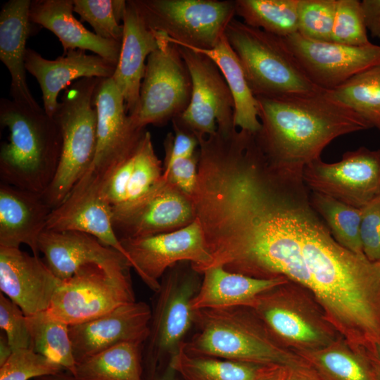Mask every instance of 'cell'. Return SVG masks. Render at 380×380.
I'll list each match as a JSON object with an SVG mask.
<instances>
[{
	"mask_svg": "<svg viewBox=\"0 0 380 380\" xmlns=\"http://www.w3.org/2000/svg\"><path fill=\"white\" fill-rule=\"evenodd\" d=\"M252 308L272 337L297 354L323 348L339 336L312 294L291 281L260 295Z\"/></svg>",
	"mask_w": 380,
	"mask_h": 380,
	"instance_id": "cell-7",
	"label": "cell"
},
{
	"mask_svg": "<svg viewBox=\"0 0 380 380\" xmlns=\"http://www.w3.org/2000/svg\"><path fill=\"white\" fill-rule=\"evenodd\" d=\"M73 11L99 37L122 42L123 26L115 16L113 0H73Z\"/></svg>",
	"mask_w": 380,
	"mask_h": 380,
	"instance_id": "cell-39",
	"label": "cell"
},
{
	"mask_svg": "<svg viewBox=\"0 0 380 380\" xmlns=\"http://www.w3.org/2000/svg\"><path fill=\"white\" fill-rule=\"evenodd\" d=\"M73 0H32L30 20L53 33L63 53L89 51L117 65L122 42L103 39L86 29L73 15Z\"/></svg>",
	"mask_w": 380,
	"mask_h": 380,
	"instance_id": "cell-23",
	"label": "cell"
},
{
	"mask_svg": "<svg viewBox=\"0 0 380 380\" xmlns=\"http://www.w3.org/2000/svg\"><path fill=\"white\" fill-rule=\"evenodd\" d=\"M331 42L355 46L372 44L367 36L361 1L337 0Z\"/></svg>",
	"mask_w": 380,
	"mask_h": 380,
	"instance_id": "cell-36",
	"label": "cell"
},
{
	"mask_svg": "<svg viewBox=\"0 0 380 380\" xmlns=\"http://www.w3.org/2000/svg\"><path fill=\"white\" fill-rule=\"evenodd\" d=\"M276 366L194 355L187 353L182 345L171 360L170 370L183 380H256Z\"/></svg>",
	"mask_w": 380,
	"mask_h": 380,
	"instance_id": "cell-28",
	"label": "cell"
},
{
	"mask_svg": "<svg viewBox=\"0 0 380 380\" xmlns=\"http://www.w3.org/2000/svg\"><path fill=\"white\" fill-rule=\"evenodd\" d=\"M143 343L124 342L77 363L75 376L83 380H144Z\"/></svg>",
	"mask_w": 380,
	"mask_h": 380,
	"instance_id": "cell-29",
	"label": "cell"
},
{
	"mask_svg": "<svg viewBox=\"0 0 380 380\" xmlns=\"http://www.w3.org/2000/svg\"><path fill=\"white\" fill-rule=\"evenodd\" d=\"M287 367L277 365L270 372L256 380H284Z\"/></svg>",
	"mask_w": 380,
	"mask_h": 380,
	"instance_id": "cell-48",
	"label": "cell"
},
{
	"mask_svg": "<svg viewBox=\"0 0 380 380\" xmlns=\"http://www.w3.org/2000/svg\"><path fill=\"white\" fill-rule=\"evenodd\" d=\"M38 248L49 269L61 281L70 278L89 264L115 271L132 267L120 253L81 232L45 229L39 239Z\"/></svg>",
	"mask_w": 380,
	"mask_h": 380,
	"instance_id": "cell-19",
	"label": "cell"
},
{
	"mask_svg": "<svg viewBox=\"0 0 380 380\" xmlns=\"http://www.w3.org/2000/svg\"><path fill=\"white\" fill-rule=\"evenodd\" d=\"M198 151L180 159L164 169L163 177L188 196L195 190L198 180Z\"/></svg>",
	"mask_w": 380,
	"mask_h": 380,
	"instance_id": "cell-43",
	"label": "cell"
},
{
	"mask_svg": "<svg viewBox=\"0 0 380 380\" xmlns=\"http://www.w3.org/2000/svg\"><path fill=\"white\" fill-rule=\"evenodd\" d=\"M202 274L194 270L170 268L160 280L151 309L148 336L142 347L143 379L170 380V363L194 326L191 300Z\"/></svg>",
	"mask_w": 380,
	"mask_h": 380,
	"instance_id": "cell-5",
	"label": "cell"
},
{
	"mask_svg": "<svg viewBox=\"0 0 380 380\" xmlns=\"http://www.w3.org/2000/svg\"><path fill=\"white\" fill-rule=\"evenodd\" d=\"M303 179L310 191L362 208L380 194V149L360 147L332 163L320 158L304 166Z\"/></svg>",
	"mask_w": 380,
	"mask_h": 380,
	"instance_id": "cell-14",
	"label": "cell"
},
{
	"mask_svg": "<svg viewBox=\"0 0 380 380\" xmlns=\"http://www.w3.org/2000/svg\"><path fill=\"white\" fill-rule=\"evenodd\" d=\"M260 130L255 139L277 165L303 168L342 135L372 128L325 89L274 99L257 98Z\"/></svg>",
	"mask_w": 380,
	"mask_h": 380,
	"instance_id": "cell-1",
	"label": "cell"
},
{
	"mask_svg": "<svg viewBox=\"0 0 380 380\" xmlns=\"http://www.w3.org/2000/svg\"><path fill=\"white\" fill-rule=\"evenodd\" d=\"M112 211L113 225L120 239L172 232L195 220L189 196L163 177L145 196Z\"/></svg>",
	"mask_w": 380,
	"mask_h": 380,
	"instance_id": "cell-16",
	"label": "cell"
},
{
	"mask_svg": "<svg viewBox=\"0 0 380 380\" xmlns=\"http://www.w3.org/2000/svg\"><path fill=\"white\" fill-rule=\"evenodd\" d=\"M310 199L334 239L345 248L364 254L360 238L362 208L316 191H310Z\"/></svg>",
	"mask_w": 380,
	"mask_h": 380,
	"instance_id": "cell-34",
	"label": "cell"
},
{
	"mask_svg": "<svg viewBox=\"0 0 380 380\" xmlns=\"http://www.w3.org/2000/svg\"><path fill=\"white\" fill-rule=\"evenodd\" d=\"M371 355H366L378 380H380V343L375 346Z\"/></svg>",
	"mask_w": 380,
	"mask_h": 380,
	"instance_id": "cell-47",
	"label": "cell"
},
{
	"mask_svg": "<svg viewBox=\"0 0 380 380\" xmlns=\"http://www.w3.org/2000/svg\"><path fill=\"white\" fill-rule=\"evenodd\" d=\"M159 34V46L147 58L136 112L135 127L161 126L180 116L191 97L192 82L179 46Z\"/></svg>",
	"mask_w": 380,
	"mask_h": 380,
	"instance_id": "cell-10",
	"label": "cell"
},
{
	"mask_svg": "<svg viewBox=\"0 0 380 380\" xmlns=\"http://www.w3.org/2000/svg\"><path fill=\"white\" fill-rule=\"evenodd\" d=\"M284 380H326L307 362L287 367Z\"/></svg>",
	"mask_w": 380,
	"mask_h": 380,
	"instance_id": "cell-45",
	"label": "cell"
},
{
	"mask_svg": "<svg viewBox=\"0 0 380 380\" xmlns=\"http://www.w3.org/2000/svg\"><path fill=\"white\" fill-rule=\"evenodd\" d=\"M327 91L336 101L380 130V63Z\"/></svg>",
	"mask_w": 380,
	"mask_h": 380,
	"instance_id": "cell-33",
	"label": "cell"
},
{
	"mask_svg": "<svg viewBox=\"0 0 380 380\" xmlns=\"http://www.w3.org/2000/svg\"><path fill=\"white\" fill-rule=\"evenodd\" d=\"M34 380H83L77 376H75L74 374H71L70 372L66 371V372H61L56 374H49L42 376L38 378H36Z\"/></svg>",
	"mask_w": 380,
	"mask_h": 380,
	"instance_id": "cell-49",
	"label": "cell"
},
{
	"mask_svg": "<svg viewBox=\"0 0 380 380\" xmlns=\"http://www.w3.org/2000/svg\"><path fill=\"white\" fill-rule=\"evenodd\" d=\"M13 353L6 334L1 331L0 334V366L3 365Z\"/></svg>",
	"mask_w": 380,
	"mask_h": 380,
	"instance_id": "cell-46",
	"label": "cell"
},
{
	"mask_svg": "<svg viewBox=\"0 0 380 380\" xmlns=\"http://www.w3.org/2000/svg\"><path fill=\"white\" fill-rule=\"evenodd\" d=\"M97 113V143L93 163L70 194H101L115 169L133 156L145 133L134 126L123 96L112 77L102 78L94 96Z\"/></svg>",
	"mask_w": 380,
	"mask_h": 380,
	"instance_id": "cell-8",
	"label": "cell"
},
{
	"mask_svg": "<svg viewBox=\"0 0 380 380\" xmlns=\"http://www.w3.org/2000/svg\"><path fill=\"white\" fill-rule=\"evenodd\" d=\"M31 336V349L75 374L76 361L69 336V325L46 310L26 316Z\"/></svg>",
	"mask_w": 380,
	"mask_h": 380,
	"instance_id": "cell-32",
	"label": "cell"
},
{
	"mask_svg": "<svg viewBox=\"0 0 380 380\" xmlns=\"http://www.w3.org/2000/svg\"><path fill=\"white\" fill-rule=\"evenodd\" d=\"M52 210L42 194L1 182L0 247L25 244L39 256V239Z\"/></svg>",
	"mask_w": 380,
	"mask_h": 380,
	"instance_id": "cell-22",
	"label": "cell"
},
{
	"mask_svg": "<svg viewBox=\"0 0 380 380\" xmlns=\"http://www.w3.org/2000/svg\"><path fill=\"white\" fill-rule=\"evenodd\" d=\"M65 370L61 365L31 348L13 351L0 366V380H29Z\"/></svg>",
	"mask_w": 380,
	"mask_h": 380,
	"instance_id": "cell-38",
	"label": "cell"
},
{
	"mask_svg": "<svg viewBox=\"0 0 380 380\" xmlns=\"http://www.w3.org/2000/svg\"><path fill=\"white\" fill-rule=\"evenodd\" d=\"M178 46L191 75L192 91L187 108L172 120L195 135L231 132L236 128L234 100L219 68L208 56Z\"/></svg>",
	"mask_w": 380,
	"mask_h": 380,
	"instance_id": "cell-13",
	"label": "cell"
},
{
	"mask_svg": "<svg viewBox=\"0 0 380 380\" xmlns=\"http://www.w3.org/2000/svg\"><path fill=\"white\" fill-rule=\"evenodd\" d=\"M46 229L88 234L120 253L129 262L113 225L112 207L101 194H84L68 197L52 210Z\"/></svg>",
	"mask_w": 380,
	"mask_h": 380,
	"instance_id": "cell-26",
	"label": "cell"
},
{
	"mask_svg": "<svg viewBox=\"0 0 380 380\" xmlns=\"http://www.w3.org/2000/svg\"><path fill=\"white\" fill-rule=\"evenodd\" d=\"M284 40L310 81L325 90L380 63V45L355 46L317 41L298 32Z\"/></svg>",
	"mask_w": 380,
	"mask_h": 380,
	"instance_id": "cell-15",
	"label": "cell"
},
{
	"mask_svg": "<svg viewBox=\"0 0 380 380\" xmlns=\"http://www.w3.org/2000/svg\"><path fill=\"white\" fill-rule=\"evenodd\" d=\"M225 35L256 98L274 99L319 89L308 77L284 38L236 18Z\"/></svg>",
	"mask_w": 380,
	"mask_h": 380,
	"instance_id": "cell-6",
	"label": "cell"
},
{
	"mask_svg": "<svg viewBox=\"0 0 380 380\" xmlns=\"http://www.w3.org/2000/svg\"><path fill=\"white\" fill-rule=\"evenodd\" d=\"M0 328L6 334L13 351L31 348L26 315L18 305L2 293H0Z\"/></svg>",
	"mask_w": 380,
	"mask_h": 380,
	"instance_id": "cell-40",
	"label": "cell"
},
{
	"mask_svg": "<svg viewBox=\"0 0 380 380\" xmlns=\"http://www.w3.org/2000/svg\"><path fill=\"white\" fill-rule=\"evenodd\" d=\"M194 311L196 332L183 344L189 354L285 367L306 362L281 346L251 308Z\"/></svg>",
	"mask_w": 380,
	"mask_h": 380,
	"instance_id": "cell-3",
	"label": "cell"
},
{
	"mask_svg": "<svg viewBox=\"0 0 380 380\" xmlns=\"http://www.w3.org/2000/svg\"><path fill=\"white\" fill-rule=\"evenodd\" d=\"M337 0H300L298 33L310 39L331 42Z\"/></svg>",
	"mask_w": 380,
	"mask_h": 380,
	"instance_id": "cell-37",
	"label": "cell"
},
{
	"mask_svg": "<svg viewBox=\"0 0 380 380\" xmlns=\"http://www.w3.org/2000/svg\"><path fill=\"white\" fill-rule=\"evenodd\" d=\"M236 15L253 27L285 38L298 32L300 0H234Z\"/></svg>",
	"mask_w": 380,
	"mask_h": 380,
	"instance_id": "cell-31",
	"label": "cell"
},
{
	"mask_svg": "<svg viewBox=\"0 0 380 380\" xmlns=\"http://www.w3.org/2000/svg\"><path fill=\"white\" fill-rule=\"evenodd\" d=\"M163 172L161 161L153 148L151 135L146 131L134 153L126 200L118 207L130 205L145 196L160 182Z\"/></svg>",
	"mask_w": 380,
	"mask_h": 380,
	"instance_id": "cell-35",
	"label": "cell"
},
{
	"mask_svg": "<svg viewBox=\"0 0 380 380\" xmlns=\"http://www.w3.org/2000/svg\"><path fill=\"white\" fill-rule=\"evenodd\" d=\"M61 281L38 256L0 247L1 293L26 316L46 310Z\"/></svg>",
	"mask_w": 380,
	"mask_h": 380,
	"instance_id": "cell-18",
	"label": "cell"
},
{
	"mask_svg": "<svg viewBox=\"0 0 380 380\" xmlns=\"http://www.w3.org/2000/svg\"><path fill=\"white\" fill-rule=\"evenodd\" d=\"M26 70L37 80L42 94L43 108L53 117L59 101L60 92L82 78H109L114 75L116 65L86 51L70 50L54 60L44 58L27 48Z\"/></svg>",
	"mask_w": 380,
	"mask_h": 380,
	"instance_id": "cell-20",
	"label": "cell"
},
{
	"mask_svg": "<svg viewBox=\"0 0 380 380\" xmlns=\"http://www.w3.org/2000/svg\"><path fill=\"white\" fill-rule=\"evenodd\" d=\"M148 26L185 48L209 50L236 16L232 0H135Z\"/></svg>",
	"mask_w": 380,
	"mask_h": 380,
	"instance_id": "cell-9",
	"label": "cell"
},
{
	"mask_svg": "<svg viewBox=\"0 0 380 380\" xmlns=\"http://www.w3.org/2000/svg\"><path fill=\"white\" fill-rule=\"evenodd\" d=\"M120 240L131 267L154 292L159 289L164 274L178 262H189L202 274L213 262L197 218L172 232Z\"/></svg>",
	"mask_w": 380,
	"mask_h": 380,
	"instance_id": "cell-12",
	"label": "cell"
},
{
	"mask_svg": "<svg viewBox=\"0 0 380 380\" xmlns=\"http://www.w3.org/2000/svg\"><path fill=\"white\" fill-rule=\"evenodd\" d=\"M360 238L365 255L380 262V194L362 208Z\"/></svg>",
	"mask_w": 380,
	"mask_h": 380,
	"instance_id": "cell-41",
	"label": "cell"
},
{
	"mask_svg": "<svg viewBox=\"0 0 380 380\" xmlns=\"http://www.w3.org/2000/svg\"><path fill=\"white\" fill-rule=\"evenodd\" d=\"M201 286L191 300L194 310L232 307L253 308L258 297L289 281L285 277L259 279L213 266L203 273Z\"/></svg>",
	"mask_w": 380,
	"mask_h": 380,
	"instance_id": "cell-25",
	"label": "cell"
},
{
	"mask_svg": "<svg viewBox=\"0 0 380 380\" xmlns=\"http://www.w3.org/2000/svg\"><path fill=\"white\" fill-rule=\"evenodd\" d=\"M0 125L8 130L0 147V177L5 183L43 195L58 165L62 138L44 109L0 99Z\"/></svg>",
	"mask_w": 380,
	"mask_h": 380,
	"instance_id": "cell-2",
	"label": "cell"
},
{
	"mask_svg": "<svg viewBox=\"0 0 380 380\" xmlns=\"http://www.w3.org/2000/svg\"><path fill=\"white\" fill-rule=\"evenodd\" d=\"M361 5L367 30L380 39V0H363Z\"/></svg>",
	"mask_w": 380,
	"mask_h": 380,
	"instance_id": "cell-44",
	"label": "cell"
},
{
	"mask_svg": "<svg viewBox=\"0 0 380 380\" xmlns=\"http://www.w3.org/2000/svg\"><path fill=\"white\" fill-rule=\"evenodd\" d=\"M100 80L82 78L68 86L53 115L61 134V151L53 179L42 195L52 209L66 200L94 159L97 113L94 96Z\"/></svg>",
	"mask_w": 380,
	"mask_h": 380,
	"instance_id": "cell-4",
	"label": "cell"
},
{
	"mask_svg": "<svg viewBox=\"0 0 380 380\" xmlns=\"http://www.w3.org/2000/svg\"><path fill=\"white\" fill-rule=\"evenodd\" d=\"M151 308L143 301L120 305L94 319L69 325L76 363L124 342H145Z\"/></svg>",
	"mask_w": 380,
	"mask_h": 380,
	"instance_id": "cell-17",
	"label": "cell"
},
{
	"mask_svg": "<svg viewBox=\"0 0 380 380\" xmlns=\"http://www.w3.org/2000/svg\"><path fill=\"white\" fill-rule=\"evenodd\" d=\"M188 49L208 56L219 68L233 97L235 127L257 133L261 127L258 101L250 89L240 60L226 35L212 49Z\"/></svg>",
	"mask_w": 380,
	"mask_h": 380,
	"instance_id": "cell-27",
	"label": "cell"
},
{
	"mask_svg": "<svg viewBox=\"0 0 380 380\" xmlns=\"http://www.w3.org/2000/svg\"><path fill=\"white\" fill-rule=\"evenodd\" d=\"M175 135L167 134L164 141L165 157L163 169L170 167L180 159L191 157L196 153L199 145L196 135L172 120Z\"/></svg>",
	"mask_w": 380,
	"mask_h": 380,
	"instance_id": "cell-42",
	"label": "cell"
},
{
	"mask_svg": "<svg viewBox=\"0 0 380 380\" xmlns=\"http://www.w3.org/2000/svg\"><path fill=\"white\" fill-rule=\"evenodd\" d=\"M122 24L121 50L112 78L124 97L128 115H132L138 106L147 58L159 46V34L148 26L135 0L127 1Z\"/></svg>",
	"mask_w": 380,
	"mask_h": 380,
	"instance_id": "cell-21",
	"label": "cell"
},
{
	"mask_svg": "<svg viewBox=\"0 0 380 380\" xmlns=\"http://www.w3.org/2000/svg\"><path fill=\"white\" fill-rule=\"evenodd\" d=\"M134 301L129 270H109L89 264L61 281L46 311L68 325H73Z\"/></svg>",
	"mask_w": 380,
	"mask_h": 380,
	"instance_id": "cell-11",
	"label": "cell"
},
{
	"mask_svg": "<svg viewBox=\"0 0 380 380\" xmlns=\"http://www.w3.org/2000/svg\"><path fill=\"white\" fill-rule=\"evenodd\" d=\"M298 355L326 380H378L367 356L340 336L323 348Z\"/></svg>",
	"mask_w": 380,
	"mask_h": 380,
	"instance_id": "cell-30",
	"label": "cell"
},
{
	"mask_svg": "<svg viewBox=\"0 0 380 380\" xmlns=\"http://www.w3.org/2000/svg\"><path fill=\"white\" fill-rule=\"evenodd\" d=\"M32 0H9L0 12V60L8 70L12 99L32 108H40L26 80V43L32 32L30 16Z\"/></svg>",
	"mask_w": 380,
	"mask_h": 380,
	"instance_id": "cell-24",
	"label": "cell"
}]
</instances>
